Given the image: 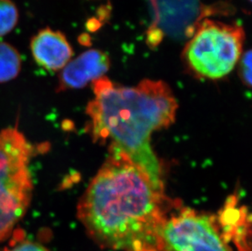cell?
<instances>
[{"label": "cell", "instance_id": "obj_4", "mask_svg": "<svg viewBox=\"0 0 252 251\" xmlns=\"http://www.w3.org/2000/svg\"><path fill=\"white\" fill-rule=\"evenodd\" d=\"M244 39L240 26L206 20L186 44L184 62L196 75L219 79L229 74L240 60Z\"/></svg>", "mask_w": 252, "mask_h": 251}, {"label": "cell", "instance_id": "obj_6", "mask_svg": "<svg viewBox=\"0 0 252 251\" xmlns=\"http://www.w3.org/2000/svg\"><path fill=\"white\" fill-rule=\"evenodd\" d=\"M110 68V58L100 50H88L67 63L58 78L57 92L84 88L97 80Z\"/></svg>", "mask_w": 252, "mask_h": 251}, {"label": "cell", "instance_id": "obj_13", "mask_svg": "<svg viewBox=\"0 0 252 251\" xmlns=\"http://www.w3.org/2000/svg\"><path fill=\"white\" fill-rule=\"evenodd\" d=\"M249 1H251V0H249Z\"/></svg>", "mask_w": 252, "mask_h": 251}, {"label": "cell", "instance_id": "obj_1", "mask_svg": "<svg viewBox=\"0 0 252 251\" xmlns=\"http://www.w3.org/2000/svg\"><path fill=\"white\" fill-rule=\"evenodd\" d=\"M164 189L124 152L110 145V156L78 205V218L104 247L126 251L159 247L167 220Z\"/></svg>", "mask_w": 252, "mask_h": 251}, {"label": "cell", "instance_id": "obj_7", "mask_svg": "<svg viewBox=\"0 0 252 251\" xmlns=\"http://www.w3.org/2000/svg\"><path fill=\"white\" fill-rule=\"evenodd\" d=\"M31 51L36 64L52 72L63 69L74 55L65 36L51 28L41 30L31 38Z\"/></svg>", "mask_w": 252, "mask_h": 251}, {"label": "cell", "instance_id": "obj_8", "mask_svg": "<svg viewBox=\"0 0 252 251\" xmlns=\"http://www.w3.org/2000/svg\"><path fill=\"white\" fill-rule=\"evenodd\" d=\"M219 222L223 227L224 239H233L238 245L245 246L247 227L250 226L251 219L247 207L238 205V197L232 196L226 201L220 215Z\"/></svg>", "mask_w": 252, "mask_h": 251}, {"label": "cell", "instance_id": "obj_5", "mask_svg": "<svg viewBox=\"0 0 252 251\" xmlns=\"http://www.w3.org/2000/svg\"><path fill=\"white\" fill-rule=\"evenodd\" d=\"M159 248L167 251H230L216 219L189 208L167 219L159 235Z\"/></svg>", "mask_w": 252, "mask_h": 251}, {"label": "cell", "instance_id": "obj_9", "mask_svg": "<svg viewBox=\"0 0 252 251\" xmlns=\"http://www.w3.org/2000/svg\"><path fill=\"white\" fill-rule=\"evenodd\" d=\"M22 69L19 52L9 43L0 42V83L17 78Z\"/></svg>", "mask_w": 252, "mask_h": 251}, {"label": "cell", "instance_id": "obj_11", "mask_svg": "<svg viewBox=\"0 0 252 251\" xmlns=\"http://www.w3.org/2000/svg\"><path fill=\"white\" fill-rule=\"evenodd\" d=\"M2 251H49L42 245L25 239L22 231L15 232L14 237Z\"/></svg>", "mask_w": 252, "mask_h": 251}, {"label": "cell", "instance_id": "obj_2", "mask_svg": "<svg viewBox=\"0 0 252 251\" xmlns=\"http://www.w3.org/2000/svg\"><path fill=\"white\" fill-rule=\"evenodd\" d=\"M94 98L87 107L89 130L95 141L110 140L153 181L163 187L162 168L151 148V135L173 124L177 102L162 81L144 80L132 88L107 78L93 83Z\"/></svg>", "mask_w": 252, "mask_h": 251}, {"label": "cell", "instance_id": "obj_12", "mask_svg": "<svg viewBox=\"0 0 252 251\" xmlns=\"http://www.w3.org/2000/svg\"><path fill=\"white\" fill-rule=\"evenodd\" d=\"M252 51L248 50L240 58L239 64V74L240 78L248 88L252 86Z\"/></svg>", "mask_w": 252, "mask_h": 251}, {"label": "cell", "instance_id": "obj_10", "mask_svg": "<svg viewBox=\"0 0 252 251\" xmlns=\"http://www.w3.org/2000/svg\"><path fill=\"white\" fill-rule=\"evenodd\" d=\"M19 19L18 9L12 0H0V37L9 33Z\"/></svg>", "mask_w": 252, "mask_h": 251}, {"label": "cell", "instance_id": "obj_3", "mask_svg": "<svg viewBox=\"0 0 252 251\" xmlns=\"http://www.w3.org/2000/svg\"><path fill=\"white\" fill-rule=\"evenodd\" d=\"M33 147L17 128L0 132V242L12 234L31 203Z\"/></svg>", "mask_w": 252, "mask_h": 251}]
</instances>
